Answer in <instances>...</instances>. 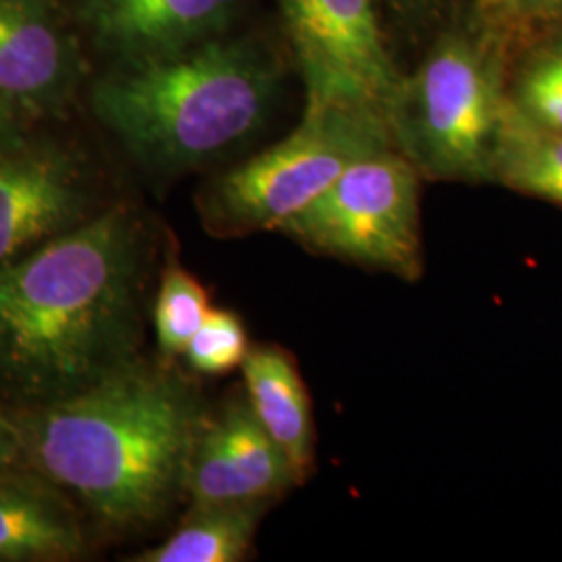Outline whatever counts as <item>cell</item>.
Instances as JSON below:
<instances>
[{
    "instance_id": "cell-1",
    "label": "cell",
    "mask_w": 562,
    "mask_h": 562,
    "mask_svg": "<svg viewBox=\"0 0 562 562\" xmlns=\"http://www.w3.org/2000/svg\"><path fill=\"white\" fill-rule=\"evenodd\" d=\"M150 241L111 206L0 271V402L71 398L140 359Z\"/></svg>"
},
{
    "instance_id": "cell-2",
    "label": "cell",
    "mask_w": 562,
    "mask_h": 562,
    "mask_svg": "<svg viewBox=\"0 0 562 562\" xmlns=\"http://www.w3.org/2000/svg\"><path fill=\"white\" fill-rule=\"evenodd\" d=\"M13 417L25 462L44 480L106 527L134 529L186 496L204 408L188 378L140 357L71 398Z\"/></svg>"
},
{
    "instance_id": "cell-3",
    "label": "cell",
    "mask_w": 562,
    "mask_h": 562,
    "mask_svg": "<svg viewBox=\"0 0 562 562\" xmlns=\"http://www.w3.org/2000/svg\"><path fill=\"white\" fill-rule=\"evenodd\" d=\"M278 59L229 34L171 55L113 65L90 88L94 117L144 167L183 173L220 159L269 117Z\"/></svg>"
},
{
    "instance_id": "cell-4",
    "label": "cell",
    "mask_w": 562,
    "mask_h": 562,
    "mask_svg": "<svg viewBox=\"0 0 562 562\" xmlns=\"http://www.w3.org/2000/svg\"><path fill=\"white\" fill-rule=\"evenodd\" d=\"M503 59L473 25L443 32L401 74L385 120L394 148L423 180L494 183V155L508 106Z\"/></svg>"
},
{
    "instance_id": "cell-5",
    "label": "cell",
    "mask_w": 562,
    "mask_h": 562,
    "mask_svg": "<svg viewBox=\"0 0 562 562\" xmlns=\"http://www.w3.org/2000/svg\"><path fill=\"white\" fill-rule=\"evenodd\" d=\"M387 148L394 140L380 106L304 102L299 125L285 138L204 186L202 225L215 238L276 234L348 167Z\"/></svg>"
},
{
    "instance_id": "cell-6",
    "label": "cell",
    "mask_w": 562,
    "mask_h": 562,
    "mask_svg": "<svg viewBox=\"0 0 562 562\" xmlns=\"http://www.w3.org/2000/svg\"><path fill=\"white\" fill-rule=\"evenodd\" d=\"M422 176L396 148L348 167L276 234L301 248L396 280H422Z\"/></svg>"
},
{
    "instance_id": "cell-7",
    "label": "cell",
    "mask_w": 562,
    "mask_h": 562,
    "mask_svg": "<svg viewBox=\"0 0 562 562\" xmlns=\"http://www.w3.org/2000/svg\"><path fill=\"white\" fill-rule=\"evenodd\" d=\"M306 102L380 106L401 80L385 46L378 0H278Z\"/></svg>"
},
{
    "instance_id": "cell-8",
    "label": "cell",
    "mask_w": 562,
    "mask_h": 562,
    "mask_svg": "<svg viewBox=\"0 0 562 562\" xmlns=\"http://www.w3.org/2000/svg\"><path fill=\"white\" fill-rule=\"evenodd\" d=\"M97 213L92 173L78 150L30 136L0 150V271Z\"/></svg>"
},
{
    "instance_id": "cell-9",
    "label": "cell",
    "mask_w": 562,
    "mask_h": 562,
    "mask_svg": "<svg viewBox=\"0 0 562 562\" xmlns=\"http://www.w3.org/2000/svg\"><path fill=\"white\" fill-rule=\"evenodd\" d=\"M301 482L257 419L246 392L202 417L188 461L190 504L278 503Z\"/></svg>"
},
{
    "instance_id": "cell-10",
    "label": "cell",
    "mask_w": 562,
    "mask_h": 562,
    "mask_svg": "<svg viewBox=\"0 0 562 562\" xmlns=\"http://www.w3.org/2000/svg\"><path fill=\"white\" fill-rule=\"evenodd\" d=\"M83 80L80 44L57 0H0V97L27 121L63 115Z\"/></svg>"
},
{
    "instance_id": "cell-11",
    "label": "cell",
    "mask_w": 562,
    "mask_h": 562,
    "mask_svg": "<svg viewBox=\"0 0 562 562\" xmlns=\"http://www.w3.org/2000/svg\"><path fill=\"white\" fill-rule=\"evenodd\" d=\"M246 0H74L90 42L113 60L171 55L229 32Z\"/></svg>"
},
{
    "instance_id": "cell-12",
    "label": "cell",
    "mask_w": 562,
    "mask_h": 562,
    "mask_svg": "<svg viewBox=\"0 0 562 562\" xmlns=\"http://www.w3.org/2000/svg\"><path fill=\"white\" fill-rule=\"evenodd\" d=\"M241 375L257 419L280 446L302 485L315 471L317 431L299 362L285 348L261 344L250 348Z\"/></svg>"
},
{
    "instance_id": "cell-13",
    "label": "cell",
    "mask_w": 562,
    "mask_h": 562,
    "mask_svg": "<svg viewBox=\"0 0 562 562\" xmlns=\"http://www.w3.org/2000/svg\"><path fill=\"white\" fill-rule=\"evenodd\" d=\"M83 552L80 519L57 485L0 473V562L74 561Z\"/></svg>"
},
{
    "instance_id": "cell-14",
    "label": "cell",
    "mask_w": 562,
    "mask_h": 562,
    "mask_svg": "<svg viewBox=\"0 0 562 562\" xmlns=\"http://www.w3.org/2000/svg\"><path fill=\"white\" fill-rule=\"evenodd\" d=\"M273 503L192 504L180 527L134 562H240Z\"/></svg>"
},
{
    "instance_id": "cell-15",
    "label": "cell",
    "mask_w": 562,
    "mask_h": 562,
    "mask_svg": "<svg viewBox=\"0 0 562 562\" xmlns=\"http://www.w3.org/2000/svg\"><path fill=\"white\" fill-rule=\"evenodd\" d=\"M494 183L562 206V132L506 106L494 155Z\"/></svg>"
},
{
    "instance_id": "cell-16",
    "label": "cell",
    "mask_w": 562,
    "mask_h": 562,
    "mask_svg": "<svg viewBox=\"0 0 562 562\" xmlns=\"http://www.w3.org/2000/svg\"><path fill=\"white\" fill-rule=\"evenodd\" d=\"M506 92L510 106L527 120L562 132V30L522 57Z\"/></svg>"
},
{
    "instance_id": "cell-17",
    "label": "cell",
    "mask_w": 562,
    "mask_h": 562,
    "mask_svg": "<svg viewBox=\"0 0 562 562\" xmlns=\"http://www.w3.org/2000/svg\"><path fill=\"white\" fill-rule=\"evenodd\" d=\"M211 313V301L201 281L178 262L162 271L153 306L155 336L165 361L181 357Z\"/></svg>"
},
{
    "instance_id": "cell-18",
    "label": "cell",
    "mask_w": 562,
    "mask_h": 562,
    "mask_svg": "<svg viewBox=\"0 0 562 562\" xmlns=\"http://www.w3.org/2000/svg\"><path fill=\"white\" fill-rule=\"evenodd\" d=\"M250 348L240 315L227 308H211L181 357L196 373L225 375L234 369H241Z\"/></svg>"
},
{
    "instance_id": "cell-19",
    "label": "cell",
    "mask_w": 562,
    "mask_h": 562,
    "mask_svg": "<svg viewBox=\"0 0 562 562\" xmlns=\"http://www.w3.org/2000/svg\"><path fill=\"white\" fill-rule=\"evenodd\" d=\"M506 18L527 23H562V0H492Z\"/></svg>"
},
{
    "instance_id": "cell-20",
    "label": "cell",
    "mask_w": 562,
    "mask_h": 562,
    "mask_svg": "<svg viewBox=\"0 0 562 562\" xmlns=\"http://www.w3.org/2000/svg\"><path fill=\"white\" fill-rule=\"evenodd\" d=\"M21 462H25V448L20 427L15 417L0 406V473L15 471Z\"/></svg>"
},
{
    "instance_id": "cell-21",
    "label": "cell",
    "mask_w": 562,
    "mask_h": 562,
    "mask_svg": "<svg viewBox=\"0 0 562 562\" xmlns=\"http://www.w3.org/2000/svg\"><path fill=\"white\" fill-rule=\"evenodd\" d=\"M387 11L401 21V23H423L427 18H431L442 0H383Z\"/></svg>"
},
{
    "instance_id": "cell-22",
    "label": "cell",
    "mask_w": 562,
    "mask_h": 562,
    "mask_svg": "<svg viewBox=\"0 0 562 562\" xmlns=\"http://www.w3.org/2000/svg\"><path fill=\"white\" fill-rule=\"evenodd\" d=\"M27 120L21 115L18 109H13L9 102L0 97V150L23 140Z\"/></svg>"
}]
</instances>
